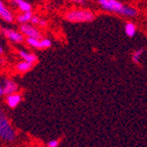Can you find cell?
Masks as SVG:
<instances>
[{
  "mask_svg": "<svg viewBox=\"0 0 147 147\" xmlns=\"http://www.w3.org/2000/svg\"><path fill=\"white\" fill-rule=\"evenodd\" d=\"M64 18L71 23H91L96 18V14L89 8H75L67 10Z\"/></svg>",
  "mask_w": 147,
  "mask_h": 147,
  "instance_id": "cell-1",
  "label": "cell"
},
{
  "mask_svg": "<svg viewBox=\"0 0 147 147\" xmlns=\"http://www.w3.org/2000/svg\"><path fill=\"white\" fill-rule=\"evenodd\" d=\"M0 138L9 142L13 141L16 138L14 130L12 129L5 113L1 109H0Z\"/></svg>",
  "mask_w": 147,
  "mask_h": 147,
  "instance_id": "cell-2",
  "label": "cell"
},
{
  "mask_svg": "<svg viewBox=\"0 0 147 147\" xmlns=\"http://www.w3.org/2000/svg\"><path fill=\"white\" fill-rule=\"evenodd\" d=\"M97 3L102 10L111 13L121 14L125 4L119 0H97Z\"/></svg>",
  "mask_w": 147,
  "mask_h": 147,
  "instance_id": "cell-3",
  "label": "cell"
},
{
  "mask_svg": "<svg viewBox=\"0 0 147 147\" xmlns=\"http://www.w3.org/2000/svg\"><path fill=\"white\" fill-rule=\"evenodd\" d=\"M1 32H2V34L6 37L7 39L10 40V41L13 42V43L21 44L26 41L25 35H24L21 31H16V30H12V29L3 28V29H1Z\"/></svg>",
  "mask_w": 147,
  "mask_h": 147,
  "instance_id": "cell-4",
  "label": "cell"
},
{
  "mask_svg": "<svg viewBox=\"0 0 147 147\" xmlns=\"http://www.w3.org/2000/svg\"><path fill=\"white\" fill-rule=\"evenodd\" d=\"M20 31L25 35L26 38L28 37H32V38H43V35H42V32L37 29L36 26L32 25V24H23V25L20 26Z\"/></svg>",
  "mask_w": 147,
  "mask_h": 147,
  "instance_id": "cell-5",
  "label": "cell"
},
{
  "mask_svg": "<svg viewBox=\"0 0 147 147\" xmlns=\"http://www.w3.org/2000/svg\"><path fill=\"white\" fill-rule=\"evenodd\" d=\"M0 18H2L6 23H12L14 20L12 11L4 4L2 0H0Z\"/></svg>",
  "mask_w": 147,
  "mask_h": 147,
  "instance_id": "cell-6",
  "label": "cell"
},
{
  "mask_svg": "<svg viewBox=\"0 0 147 147\" xmlns=\"http://www.w3.org/2000/svg\"><path fill=\"white\" fill-rule=\"evenodd\" d=\"M2 86H3V90H4V94L6 95L16 93V91L18 89V84L12 80H4Z\"/></svg>",
  "mask_w": 147,
  "mask_h": 147,
  "instance_id": "cell-7",
  "label": "cell"
},
{
  "mask_svg": "<svg viewBox=\"0 0 147 147\" xmlns=\"http://www.w3.org/2000/svg\"><path fill=\"white\" fill-rule=\"evenodd\" d=\"M22 101V95L18 93H12L6 96V104L10 108H16Z\"/></svg>",
  "mask_w": 147,
  "mask_h": 147,
  "instance_id": "cell-8",
  "label": "cell"
},
{
  "mask_svg": "<svg viewBox=\"0 0 147 147\" xmlns=\"http://www.w3.org/2000/svg\"><path fill=\"white\" fill-rule=\"evenodd\" d=\"M138 14H139V11H138V9L136 7L125 4L124 8L122 9V12H121L119 16H126V18H136Z\"/></svg>",
  "mask_w": 147,
  "mask_h": 147,
  "instance_id": "cell-9",
  "label": "cell"
},
{
  "mask_svg": "<svg viewBox=\"0 0 147 147\" xmlns=\"http://www.w3.org/2000/svg\"><path fill=\"white\" fill-rule=\"evenodd\" d=\"M18 55L21 56V58H23V60H26V61H29L31 63L35 64L37 61H38V57H37V55L34 54L32 52H28L26 50H18Z\"/></svg>",
  "mask_w": 147,
  "mask_h": 147,
  "instance_id": "cell-10",
  "label": "cell"
},
{
  "mask_svg": "<svg viewBox=\"0 0 147 147\" xmlns=\"http://www.w3.org/2000/svg\"><path fill=\"white\" fill-rule=\"evenodd\" d=\"M33 16H34V13H33L32 10H30V11L21 12V13L18 14V16H16V20L20 25H23V24L30 23L31 20H32V18H33Z\"/></svg>",
  "mask_w": 147,
  "mask_h": 147,
  "instance_id": "cell-11",
  "label": "cell"
},
{
  "mask_svg": "<svg viewBox=\"0 0 147 147\" xmlns=\"http://www.w3.org/2000/svg\"><path fill=\"white\" fill-rule=\"evenodd\" d=\"M11 3L13 5H16L22 12L32 10V4H30L26 0H11Z\"/></svg>",
  "mask_w": 147,
  "mask_h": 147,
  "instance_id": "cell-12",
  "label": "cell"
},
{
  "mask_svg": "<svg viewBox=\"0 0 147 147\" xmlns=\"http://www.w3.org/2000/svg\"><path fill=\"white\" fill-rule=\"evenodd\" d=\"M125 34L127 35V37H129V38H133V37L136 36V34H137V27H136V25L133 23V22H127L126 24H125Z\"/></svg>",
  "mask_w": 147,
  "mask_h": 147,
  "instance_id": "cell-13",
  "label": "cell"
},
{
  "mask_svg": "<svg viewBox=\"0 0 147 147\" xmlns=\"http://www.w3.org/2000/svg\"><path fill=\"white\" fill-rule=\"evenodd\" d=\"M33 67H34V64L31 63V62L26 61V60H22V61H20L16 65V69L18 73L25 74V73H27V71H30V69H32Z\"/></svg>",
  "mask_w": 147,
  "mask_h": 147,
  "instance_id": "cell-14",
  "label": "cell"
},
{
  "mask_svg": "<svg viewBox=\"0 0 147 147\" xmlns=\"http://www.w3.org/2000/svg\"><path fill=\"white\" fill-rule=\"evenodd\" d=\"M144 53V49L143 48H139L137 50H135L133 53H132V61L136 64H139L141 61V58H142V55Z\"/></svg>",
  "mask_w": 147,
  "mask_h": 147,
  "instance_id": "cell-15",
  "label": "cell"
},
{
  "mask_svg": "<svg viewBox=\"0 0 147 147\" xmlns=\"http://www.w3.org/2000/svg\"><path fill=\"white\" fill-rule=\"evenodd\" d=\"M40 40L41 39H39V38H32V37L26 38V42L28 45L35 49H40Z\"/></svg>",
  "mask_w": 147,
  "mask_h": 147,
  "instance_id": "cell-16",
  "label": "cell"
},
{
  "mask_svg": "<svg viewBox=\"0 0 147 147\" xmlns=\"http://www.w3.org/2000/svg\"><path fill=\"white\" fill-rule=\"evenodd\" d=\"M52 46V41L48 38H41L40 40V49H48Z\"/></svg>",
  "mask_w": 147,
  "mask_h": 147,
  "instance_id": "cell-17",
  "label": "cell"
},
{
  "mask_svg": "<svg viewBox=\"0 0 147 147\" xmlns=\"http://www.w3.org/2000/svg\"><path fill=\"white\" fill-rule=\"evenodd\" d=\"M41 18H40L39 16H36V14H34L30 23L32 24V25H34V26H36V27H37V26L40 25V21H41Z\"/></svg>",
  "mask_w": 147,
  "mask_h": 147,
  "instance_id": "cell-18",
  "label": "cell"
},
{
  "mask_svg": "<svg viewBox=\"0 0 147 147\" xmlns=\"http://www.w3.org/2000/svg\"><path fill=\"white\" fill-rule=\"evenodd\" d=\"M59 146V140L57 139H52V140L47 142V147H58Z\"/></svg>",
  "mask_w": 147,
  "mask_h": 147,
  "instance_id": "cell-19",
  "label": "cell"
},
{
  "mask_svg": "<svg viewBox=\"0 0 147 147\" xmlns=\"http://www.w3.org/2000/svg\"><path fill=\"white\" fill-rule=\"evenodd\" d=\"M67 2H71V3H75V4H80L83 5L86 3V0H67Z\"/></svg>",
  "mask_w": 147,
  "mask_h": 147,
  "instance_id": "cell-20",
  "label": "cell"
},
{
  "mask_svg": "<svg viewBox=\"0 0 147 147\" xmlns=\"http://www.w3.org/2000/svg\"><path fill=\"white\" fill-rule=\"evenodd\" d=\"M46 26H47V22H46V20H44V18H41V21H40V25H39V27L45 28Z\"/></svg>",
  "mask_w": 147,
  "mask_h": 147,
  "instance_id": "cell-21",
  "label": "cell"
},
{
  "mask_svg": "<svg viewBox=\"0 0 147 147\" xmlns=\"http://www.w3.org/2000/svg\"><path fill=\"white\" fill-rule=\"evenodd\" d=\"M4 94V90H3V86L0 84V96H2Z\"/></svg>",
  "mask_w": 147,
  "mask_h": 147,
  "instance_id": "cell-22",
  "label": "cell"
},
{
  "mask_svg": "<svg viewBox=\"0 0 147 147\" xmlns=\"http://www.w3.org/2000/svg\"><path fill=\"white\" fill-rule=\"evenodd\" d=\"M3 52V48H2V46H1V44H0V54H2Z\"/></svg>",
  "mask_w": 147,
  "mask_h": 147,
  "instance_id": "cell-23",
  "label": "cell"
}]
</instances>
